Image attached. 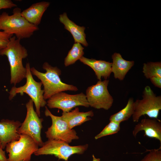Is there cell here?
<instances>
[{"label":"cell","instance_id":"obj_15","mask_svg":"<svg viewBox=\"0 0 161 161\" xmlns=\"http://www.w3.org/2000/svg\"><path fill=\"white\" fill-rule=\"evenodd\" d=\"M83 64L90 67L94 71L97 79L101 80L109 78L112 72V63L101 60L89 59L82 57L79 60Z\"/></svg>","mask_w":161,"mask_h":161},{"label":"cell","instance_id":"obj_23","mask_svg":"<svg viewBox=\"0 0 161 161\" xmlns=\"http://www.w3.org/2000/svg\"><path fill=\"white\" fill-rule=\"evenodd\" d=\"M140 161H161V145L159 148L149 151Z\"/></svg>","mask_w":161,"mask_h":161},{"label":"cell","instance_id":"obj_22","mask_svg":"<svg viewBox=\"0 0 161 161\" xmlns=\"http://www.w3.org/2000/svg\"><path fill=\"white\" fill-rule=\"evenodd\" d=\"M120 123L110 121L103 129L95 137L97 140L102 137L117 133L120 129Z\"/></svg>","mask_w":161,"mask_h":161},{"label":"cell","instance_id":"obj_17","mask_svg":"<svg viewBox=\"0 0 161 161\" xmlns=\"http://www.w3.org/2000/svg\"><path fill=\"white\" fill-rule=\"evenodd\" d=\"M94 115L92 110L84 112H80L79 108L76 107L69 112H63L61 116L62 119L72 129L75 126L81 125L84 122L91 120L90 117Z\"/></svg>","mask_w":161,"mask_h":161},{"label":"cell","instance_id":"obj_19","mask_svg":"<svg viewBox=\"0 0 161 161\" xmlns=\"http://www.w3.org/2000/svg\"><path fill=\"white\" fill-rule=\"evenodd\" d=\"M134 103L133 98H130L124 108L110 116V121L120 123L122 122L128 120L134 114Z\"/></svg>","mask_w":161,"mask_h":161},{"label":"cell","instance_id":"obj_4","mask_svg":"<svg viewBox=\"0 0 161 161\" xmlns=\"http://www.w3.org/2000/svg\"><path fill=\"white\" fill-rule=\"evenodd\" d=\"M26 82L24 86L17 87H13L9 92V99L11 100L17 94L21 95L24 93L27 94L34 103L36 112L39 117L40 116V108L47 105V102L44 97V91L41 89L42 85L41 82H38L33 79L30 70V64L27 63Z\"/></svg>","mask_w":161,"mask_h":161},{"label":"cell","instance_id":"obj_12","mask_svg":"<svg viewBox=\"0 0 161 161\" xmlns=\"http://www.w3.org/2000/svg\"><path fill=\"white\" fill-rule=\"evenodd\" d=\"M144 131V136L158 140L161 143V121L156 119L144 118L136 124L132 131L133 136L136 137L138 133Z\"/></svg>","mask_w":161,"mask_h":161},{"label":"cell","instance_id":"obj_1","mask_svg":"<svg viewBox=\"0 0 161 161\" xmlns=\"http://www.w3.org/2000/svg\"><path fill=\"white\" fill-rule=\"evenodd\" d=\"M20 40L13 36L5 48L0 50V55H5L8 58L10 70V83L16 85L26 78L27 69L22 60L28 55L26 48L20 43Z\"/></svg>","mask_w":161,"mask_h":161},{"label":"cell","instance_id":"obj_3","mask_svg":"<svg viewBox=\"0 0 161 161\" xmlns=\"http://www.w3.org/2000/svg\"><path fill=\"white\" fill-rule=\"evenodd\" d=\"M21 12L18 7L13 9L12 15L3 12L0 15V31L15 34L16 38L20 40L30 38L39 28L27 21L22 16Z\"/></svg>","mask_w":161,"mask_h":161},{"label":"cell","instance_id":"obj_26","mask_svg":"<svg viewBox=\"0 0 161 161\" xmlns=\"http://www.w3.org/2000/svg\"><path fill=\"white\" fill-rule=\"evenodd\" d=\"M152 83L156 87L161 88V77H154L150 79Z\"/></svg>","mask_w":161,"mask_h":161},{"label":"cell","instance_id":"obj_21","mask_svg":"<svg viewBox=\"0 0 161 161\" xmlns=\"http://www.w3.org/2000/svg\"><path fill=\"white\" fill-rule=\"evenodd\" d=\"M143 72L147 79H150L154 77H161V62H151L144 63Z\"/></svg>","mask_w":161,"mask_h":161},{"label":"cell","instance_id":"obj_27","mask_svg":"<svg viewBox=\"0 0 161 161\" xmlns=\"http://www.w3.org/2000/svg\"><path fill=\"white\" fill-rule=\"evenodd\" d=\"M2 145L0 140V161H8L5 151L3 150Z\"/></svg>","mask_w":161,"mask_h":161},{"label":"cell","instance_id":"obj_18","mask_svg":"<svg viewBox=\"0 0 161 161\" xmlns=\"http://www.w3.org/2000/svg\"><path fill=\"white\" fill-rule=\"evenodd\" d=\"M112 72L114 77L120 80H123L129 70L133 66L134 61L123 59L119 53H114L112 56Z\"/></svg>","mask_w":161,"mask_h":161},{"label":"cell","instance_id":"obj_16","mask_svg":"<svg viewBox=\"0 0 161 161\" xmlns=\"http://www.w3.org/2000/svg\"><path fill=\"white\" fill-rule=\"evenodd\" d=\"M59 20L64 25V28L71 34L75 43H79L86 47L88 46V44L86 40V35L84 32L85 29L84 27L79 26L70 20L66 13L59 15Z\"/></svg>","mask_w":161,"mask_h":161},{"label":"cell","instance_id":"obj_13","mask_svg":"<svg viewBox=\"0 0 161 161\" xmlns=\"http://www.w3.org/2000/svg\"><path fill=\"white\" fill-rule=\"evenodd\" d=\"M22 123L18 121L3 119L0 121V140L3 149L10 142L18 140V131Z\"/></svg>","mask_w":161,"mask_h":161},{"label":"cell","instance_id":"obj_11","mask_svg":"<svg viewBox=\"0 0 161 161\" xmlns=\"http://www.w3.org/2000/svg\"><path fill=\"white\" fill-rule=\"evenodd\" d=\"M47 103L49 108H58L63 112H69L78 106H89L86 95L83 92L70 95L64 92H60L49 98Z\"/></svg>","mask_w":161,"mask_h":161},{"label":"cell","instance_id":"obj_14","mask_svg":"<svg viewBox=\"0 0 161 161\" xmlns=\"http://www.w3.org/2000/svg\"><path fill=\"white\" fill-rule=\"evenodd\" d=\"M49 5V2L45 1L34 3L21 11V15L29 23L38 26L44 13Z\"/></svg>","mask_w":161,"mask_h":161},{"label":"cell","instance_id":"obj_6","mask_svg":"<svg viewBox=\"0 0 161 161\" xmlns=\"http://www.w3.org/2000/svg\"><path fill=\"white\" fill-rule=\"evenodd\" d=\"M88 145L71 146L64 141L56 140H49L43 143L42 146L35 151V156L54 155L59 159L66 161L74 154H83L88 149Z\"/></svg>","mask_w":161,"mask_h":161},{"label":"cell","instance_id":"obj_8","mask_svg":"<svg viewBox=\"0 0 161 161\" xmlns=\"http://www.w3.org/2000/svg\"><path fill=\"white\" fill-rule=\"evenodd\" d=\"M109 80H98L95 84L88 87L86 95L89 106L97 109L108 110L112 106L114 99L109 93Z\"/></svg>","mask_w":161,"mask_h":161},{"label":"cell","instance_id":"obj_20","mask_svg":"<svg viewBox=\"0 0 161 161\" xmlns=\"http://www.w3.org/2000/svg\"><path fill=\"white\" fill-rule=\"evenodd\" d=\"M84 48L79 43H75L69 51L64 61V65L67 66L73 64L83 56L84 54Z\"/></svg>","mask_w":161,"mask_h":161},{"label":"cell","instance_id":"obj_24","mask_svg":"<svg viewBox=\"0 0 161 161\" xmlns=\"http://www.w3.org/2000/svg\"><path fill=\"white\" fill-rule=\"evenodd\" d=\"M13 35L0 31V50L6 47Z\"/></svg>","mask_w":161,"mask_h":161},{"label":"cell","instance_id":"obj_29","mask_svg":"<svg viewBox=\"0 0 161 161\" xmlns=\"http://www.w3.org/2000/svg\"></svg>","mask_w":161,"mask_h":161},{"label":"cell","instance_id":"obj_9","mask_svg":"<svg viewBox=\"0 0 161 161\" xmlns=\"http://www.w3.org/2000/svg\"><path fill=\"white\" fill-rule=\"evenodd\" d=\"M33 103L30 99L26 104L27 110L26 117L18 129V132L19 134H25L30 136L41 147L44 143L41 137L43 120L39 118L34 110Z\"/></svg>","mask_w":161,"mask_h":161},{"label":"cell","instance_id":"obj_25","mask_svg":"<svg viewBox=\"0 0 161 161\" xmlns=\"http://www.w3.org/2000/svg\"><path fill=\"white\" fill-rule=\"evenodd\" d=\"M17 6L11 0H0V10L3 9H11Z\"/></svg>","mask_w":161,"mask_h":161},{"label":"cell","instance_id":"obj_7","mask_svg":"<svg viewBox=\"0 0 161 161\" xmlns=\"http://www.w3.org/2000/svg\"><path fill=\"white\" fill-rule=\"evenodd\" d=\"M37 143L30 137L21 134L19 139L13 141L6 145L8 153V161H30L32 155L39 148Z\"/></svg>","mask_w":161,"mask_h":161},{"label":"cell","instance_id":"obj_2","mask_svg":"<svg viewBox=\"0 0 161 161\" xmlns=\"http://www.w3.org/2000/svg\"><path fill=\"white\" fill-rule=\"evenodd\" d=\"M42 67L46 71V72H39L33 67L30 68V70L32 74L41 80L44 86V97L45 100L60 92L78 90L76 86L61 81L60 77L61 71L57 67H53L45 62L43 64Z\"/></svg>","mask_w":161,"mask_h":161},{"label":"cell","instance_id":"obj_5","mask_svg":"<svg viewBox=\"0 0 161 161\" xmlns=\"http://www.w3.org/2000/svg\"><path fill=\"white\" fill-rule=\"evenodd\" d=\"M143 98L134 102V113L132 116L134 122H137L143 115L158 119L161 109V96H157L151 88L146 86L143 92Z\"/></svg>","mask_w":161,"mask_h":161},{"label":"cell","instance_id":"obj_28","mask_svg":"<svg viewBox=\"0 0 161 161\" xmlns=\"http://www.w3.org/2000/svg\"><path fill=\"white\" fill-rule=\"evenodd\" d=\"M92 157L93 158L92 161H101L100 159L96 158L94 154L92 155Z\"/></svg>","mask_w":161,"mask_h":161},{"label":"cell","instance_id":"obj_10","mask_svg":"<svg viewBox=\"0 0 161 161\" xmlns=\"http://www.w3.org/2000/svg\"><path fill=\"white\" fill-rule=\"evenodd\" d=\"M45 108V115L50 117L52 121L51 126L45 132L48 139L61 140L69 143L73 140L79 138L76 131L70 129L61 116L53 115L47 107Z\"/></svg>","mask_w":161,"mask_h":161}]
</instances>
